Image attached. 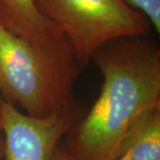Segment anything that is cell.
Listing matches in <instances>:
<instances>
[{"label":"cell","instance_id":"5","mask_svg":"<svg viewBox=\"0 0 160 160\" xmlns=\"http://www.w3.org/2000/svg\"><path fill=\"white\" fill-rule=\"evenodd\" d=\"M0 24L12 34L43 46L61 38L63 29L46 17L35 0H0Z\"/></svg>","mask_w":160,"mask_h":160},{"label":"cell","instance_id":"9","mask_svg":"<svg viewBox=\"0 0 160 160\" xmlns=\"http://www.w3.org/2000/svg\"><path fill=\"white\" fill-rule=\"evenodd\" d=\"M5 156V139L2 132H0V160H3Z\"/></svg>","mask_w":160,"mask_h":160},{"label":"cell","instance_id":"11","mask_svg":"<svg viewBox=\"0 0 160 160\" xmlns=\"http://www.w3.org/2000/svg\"><path fill=\"white\" fill-rule=\"evenodd\" d=\"M0 132H2V127H1V119H0Z\"/></svg>","mask_w":160,"mask_h":160},{"label":"cell","instance_id":"4","mask_svg":"<svg viewBox=\"0 0 160 160\" xmlns=\"http://www.w3.org/2000/svg\"><path fill=\"white\" fill-rule=\"evenodd\" d=\"M77 100L46 118L22 112L0 96V119L5 139L3 160H51L67 132L86 113Z\"/></svg>","mask_w":160,"mask_h":160},{"label":"cell","instance_id":"8","mask_svg":"<svg viewBox=\"0 0 160 160\" xmlns=\"http://www.w3.org/2000/svg\"><path fill=\"white\" fill-rule=\"evenodd\" d=\"M51 160H73L71 157L69 156V153L64 149L62 144L59 143L56 149L54 150Z\"/></svg>","mask_w":160,"mask_h":160},{"label":"cell","instance_id":"2","mask_svg":"<svg viewBox=\"0 0 160 160\" xmlns=\"http://www.w3.org/2000/svg\"><path fill=\"white\" fill-rule=\"evenodd\" d=\"M82 68L66 35L37 46L0 24V96L35 118H46L76 101Z\"/></svg>","mask_w":160,"mask_h":160},{"label":"cell","instance_id":"10","mask_svg":"<svg viewBox=\"0 0 160 160\" xmlns=\"http://www.w3.org/2000/svg\"><path fill=\"white\" fill-rule=\"evenodd\" d=\"M116 160H131L130 159V158L128 157V156H126V155H121L119 156L118 158Z\"/></svg>","mask_w":160,"mask_h":160},{"label":"cell","instance_id":"6","mask_svg":"<svg viewBox=\"0 0 160 160\" xmlns=\"http://www.w3.org/2000/svg\"><path fill=\"white\" fill-rule=\"evenodd\" d=\"M131 160H160V106L146 109L126 132L120 154Z\"/></svg>","mask_w":160,"mask_h":160},{"label":"cell","instance_id":"3","mask_svg":"<svg viewBox=\"0 0 160 160\" xmlns=\"http://www.w3.org/2000/svg\"><path fill=\"white\" fill-rule=\"evenodd\" d=\"M39 11L63 29L84 69L92 53L109 40L146 36L147 16L126 0H35Z\"/></svg>","mask_w":160,"mask_h":160},{"label":"cell","instance_id":"1","mask_svg":"<svg viewBox=\"0 0 160 160\" xmlns=\"http://www.w3.org/2000/svg\"><path fill=\"white\" fill-rule=\"evenodd\" d=\"M91 62L103 77L90 109L65 135L73 160H116L126 132L146 109L160 106V47L146 36L109 40Z\"/></svg>","mask_w":160,"mask_h":160},{"label":"cell","instance_id":"7","mask_svg":"<svg viewBox=\"0 0 160 160\" xmlns=\"http://www.w3.org/2000/svg\"><path fill=\"white\" fill-rule=\"evenodd\" d=\"M132 7L143 12L158 33L160 32V0H126Z\"/></svg>","mask_w":160,"mask_h":160}]
</instances>
